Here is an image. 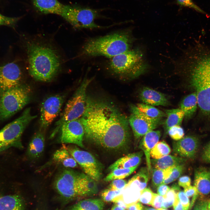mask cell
<instances>
[{
  "label": "cell",
  "mask_w": 210,
  "mask_h": 210,
  "mask_svg": "<svg viewBox=\"0 0 210 210\" xmlns=\"http://www.w3.org/2000/svg\"><path fill=\"white\" fill-rule=\"evenodd\" d=\"M80 118L86 137L104 148L119 149L128 141V119L112 104L87 97L85 112Z\"/></svg>",
  "instance_id": "6da1fadb"
},
{
  "label": "cell",
  "mask_w": 210,
  "mask_h": 210,
  "mask_svg": "<svg viewBox=\"0 0 210 210\" xmlns=\"http://www.w3.org/2000/svg\"><path fill=\"white\" fill-rule=\"evenodd\" d=\"M27 62V69L35 80L49 82L60 71L62 62L60 55L50 43L34 38L25 42Z\"/></svg>",
  "instance_id": "7a4b0ae2"
},
{
  "label": "cell",
  "mask_w": 210,
  "mask_h": 210,
  "mask_svg": "<svg viewBox=\"0 0 210 210\" xmlns=\"http://www.w3.org/2000/svg\"><path fill=\"white\" fill-rule=\"evenodd\" d=\"M95 181L85 174L66 168L57 175L54 186L62 198L70 201L96 194L98 190Z\"/></svg>",
  "instance_id": "3957f363"
},
{
  "label": "cell",
  "mask_w": 210,
  "mask_h": 210,
  "mask_svg": "<svg viewBox=\"0 0 210 210\" xmlns=\"http://www.w3.org/2000/svg\"><path fill=\"white\" fill-rule=\"evenodd\" d=\"M132 41L130 34L126 31L92 38L84 44L81 54L87 56H104L111 58L130 50Z\"/></svg>",
  "instance_id": "277c9868"
},
{
  "label": "cell",
  "mask_w": 210,
  "mask_h": 210,
  "mask_svg": "<svg viewBox=\"0 0 210 210\" xmlns=\"http://www.w3.org/2000/svg\"><path fill=\"white\" fill-rule=\"evenodd\" d=\"M198 55L192 66L190 84L195 90L198 105L203 114L210 117V54Z\"/></svg>",
  "instance_id": "5b68a950"
},
{
  "label": "cell",
  "mask_w": 210,
  "mask_h": 210,
  "mask_svg": "<svg viewBox=\"0 0 210 210\" xmlns=\"http://www.w3.org/2000/svg\"><path fill=\"white\" fill-rule=\"evenodd\" d=\"M147 65L141 52L130 50L110 58L108 67L110 71L123 78H132L144 73Z\"/></svg>",
  "instance_id": "8992f818"
},
{
  "label": "cell",
  "mask_w": 210,
  "mask_h": 210,
  "mask_svg": "<svg viewBox=\"0 0 210 210\" xmlns=\"http://www.w3.org/2000/svg\"><path fill=\"white\" fill-rule=\"evenodd\" d=\"M92 80V78H85L69 100L60 118L55 123V129L52 136L59 131L64 123L79 119L83 116L86 108L87 90Z\"/></svg>",
  "instance_id": "52a82bcc"
},
{
  "label": "cell",
  "mask_w": 210,
  "mask_h": 210,
  "mask_svg": "<svg viewBox=\"0 0 210 210\" xmlns=\"http://www.w3.org/2000/svg\"><path fill=\"white\" fill-rule=\"evenodd\" d=\"M31 89L20 85L0 96V120H5L22 109L29 102Z\"/></svg>",
  "instance_id": "ba28073f"
},
{
  "label": "cell",
  "mask_w": 210,
  "mask_h": 210,
  "mask_svg": "<svg viewBox=\"0 0 210 210\" xmlns=\"http://www.w3.org/2000/svg\"><path fill=\"white\" fill-rule=\"evenodd\" d=\"M100 11L88 7L64 5L61 16L75 28H101L103 27L95 22Z\"/></svg>",
  "instance_id": "9c48e42d"
},
{
  "label": "cell",
  "mask_w": 210,
  "mask_h": 210,
  "mask_svg": "<svg viewBox=\"0 0 210 210\" xmlns=\"http://www.w3.org/2000/svg\"><path fill=\"white\" fill-rule=\"evenodd\" d=\"M130 108L131 114L128 121L136 139L141 138L162 123V118L149 117L140 111L136 105H131Z\"/></svg>",
  "instance_id": "30bf717a"
},
{
  "label": "cell",
  "mask_w": 210,
  "mask_h": 210,
  "mask_svg": "<svg viewBox=\"0 0 210 210\" xmlns=\"http://www.w3.org/2000/svg\"><path fill=\"white\" fill-rule=\"evenodd\" d=\"M26 127L24 121L18 118L0 130V153L10 147L23 148L21 136Z\"/></svg>",
  "instance_id": "8fae6325"
},
{
  "label": "cell",
  "mask_w": 210,
  "mask_h": 210,
  "mask_svg": "<svg viewBox=\"0 0 210 210\" xmlns=\"http://www.w3.org/2000/svg\"><path fill=\"white\" fill-rule=\"evenodd\" d=\"M67 148L85 174L95 181L100 179L102 172L100 166L91 153L75 146H69Z\"/></svg>",
  "instance_id": "7c38bea8"
},
{
  "label": "cell",
  "mask_w": 210,
  "mask_h": 210,
  "mask_svg": "<svg viewBox=\"0 0 210 210\" xmlns=\"http://www.w3.org/2000/svg\"><path fill=\"white\" fill-rule=\"evenodd\" d=\"M65 98L63 94H55L48 97L43 101L41 106L40 119L41 130H46L57 117Z\"/></svg>",
  "instance_id": "4fadbf2b"
},
{
  "label": "cell",
  "mask_w": 210,
  "mask_h": 210,
  "mask_svg": "<svg viewBox=\"0 0 210 210\" xmlns=\"http://www.w3.org/2000/svg\"><path fill=\"white\" fill-rule=\"evenodd\" d=\"M60 141L63 144H71L81 148L85 135L84 128L80 118L64 123L60 130Z\"/></svg>",
  "instance_id": "5bb4252c"
},
{
  "label": "cell",
  "mask_w": 210,
  "mask_h": 210,
  "mask_svg": "<svg viewBox=\"0 0 210 210\" xmlns=\"http://www.w3.org/2000/svg\"><path fill=\"white\" fill-rule=\"evenodd\" d=\"M22 76L20 67L14 62L0 66V96L5 92L21 85Z\"/></svg>",
  "instance_id": "9a60e30c"
},
{
  "label": "cell",
  "mask_w": 210,
  "mask_h": 210,
  "mask_svg": "<svg viewBox=\"0 0 210 210\" xmlns=\"http://www.w3.org/2000/svg\"><path fill=\"white\" fill-rule=\"evenodd\" d=\"M199 144V139L196 137L186 136L173 142V151L180 157L193 159L197 153Z\"/></svg>",
  "instance_id": "2e32d148"
},
{
  "label": "cell",
  "mask_w": 210,
  "mask_h": 210,
  "mask_svg": "<svg viewBox=\"0 0 210 210\" xmlns=\"http://www.w3.org/2000/svg\"><path fill=\"white\" fill-rule=\"evenodd\" d=\"M160 136L161 132L160 131L153 130L144 136L139 142V147L145 155L147 167L150 173L151 172L152 167L150 152L158 142Z\"/></svg>",
  "instance_id": "e0dca14e"
},
{
  "label": "cell",
  "mask_w": 210,
  "mask_h": 210,
  "mask_svg": "<svg viewBox=\"0 0 210 210\" xmlns=\"http://www.w3.org/2000/svg\"><path fill=\"white\" fill-rule=\"evenodd\" d=\"M139 97L143 103L153 106H166L169 104L164 94L148 87L143 88L139 93Z\"/></svg>",
  "instance_id": "ac0fdd59"
},
{
  "label": "cell",
  "mask_w": 210,
  "mask_h": 210,
  "mask_svg": "<svg viewBox=\"0 0 210 210\" xmlns=\"http://www.w3.org/2000/svg\"><path fill=\"white\" fill-rule=\"evenodd\" d=\"M194 185L199 195L209 194L210 192V169L204 167L197 169L194 173Z\"/></svg>",
  "instance_id": "d6986e66"
},
{
  "label": "cell",
  "mask_w": 210,
  "mask_h": 210,
  "mask_svg": "<svg viewBox=\"0 0 210 210\" xmlns=\"http://www.w3.org/2000/svg\"><path fill=\"white\" fill-rule=\"evenodd\" d=\"M33 4L39 12L45 14H55L61 16L64 5L58 0H32Z\"/></svg>",
  "instance_id": "ffe728a7"
},
{
  "label": "cell",
  "mask_w": 210,
  "mask_h": 210,
  "mask_svg": "<svg viewBox=\"0 0 210 210\" xmlns=\"http://www.w3.org/2000/svg\"><path fill=\"white\" fill-rule=\"evenodd\" d=\"M144 153L142 151L130 153L115 161L108 167L110 171L117 168H129L139 165Z\"/></svg>",
  "instance_id": "44dd1931"
},
{
  "label": "cell",
  "mask_w": 210,
  "mask_h": 210,
  "mask_svg": "<svg viewBox=\"0 0 210 210\" xmlns=\"http://www.w3.org/2000/svg\"><path fill=\"white\" fill-rule=\"evenodd\" d=\"M24 199L17 194L0 195V210H25Z\"/></svg>",
  "instance_id": "7402d4cb"
},
{
  "label": "cell",
  "mask_w": 210,
  "mask_h": 210,
  "mask_svg": "<svg viewBox=\"0 0 210 210\" xmlns=\"http://www.w3.org/2000/svg\"><path fill=\"white\" fill-rule=\"evenodd\" d=\"M45 141L42 131H39L35 134L29 144L27 149V154L30 159H37L42 155L44 149Z\"/></svg>",
  "instance_id": "603a6c76"
},
{
  "label": "cell",
  "mask_w": 210,
  "mask_h": 210,
  "mask_svg": "<svg viewBox=\"0 0 210 210\" xmlns=\"http://www.w3.org/2000/svg\"><path fill=\"white\" fill-rule=\"evenodd\" d=\"M186 161L185 158L169 155L159 159H150L152 167L163 170L184 164Z\"/></svg>",
  "instance_id": "cb8c5ba5"
},
{
  "label": "cell",
  "mask_w": 210,
  "mask_h": 210,
  "mask_svg": "<svg viewBox=\"0 0 210 210\" xmlns=\"http://www.w3.org/2000/svg\"><path fill=\"white\" fill-rule=\"evenodd\" d=\"M52 159L55 162L67 168H75L78 165L65 146H63L57 150L54 153Z\"/></svg>",
  "instance_id": "d4e9b609"
},
{
  "label": "cell",
  "mask_w": 210,
  "mask_h": 210,
  "mask_svg": "<svg viewBox=\"0 0 210 210\" xmlns=\"http://www.w3.org/2000/svg\"><path fill=\"white\" fill-rule=\"evenodd\" d=\"M104 206L102 199H88L80 201L70 206L68 210H102Z\"/></svg>",
  "instance_id": "484cf974"
},
{
  "label": "cell",
  "mask_w": 210,
  "mask_h": 210,
  "mask_svg": "<svg viewBox=\"0 0 210 210\" xmlns=\"http://www.w3.org/2000/svg\"><path fill=\"white\" fill-rule=\"evenodd\" d=\"M167 118L164 123V127L166 133L171 127L180 125L184 117L183 111L180 108L165 110Z\"/></svg>",
  "instance_id": "4316f807"
},
{
  "label": "cell",
  "mask_w": 210,
  "mask_h": 210,
  "mask_svg": "<svg viewBox=\"0 0 210 210\" xmlns=\"http://www.w3.org/2000/svg\"><path fill=\"white\" fill-rule=\"evenodd\" d=\"M198 105L197 96L194 92L186 96L180 105V108L184 112V117L189 118L195 112Z\"/></svg>",
  "instance_id": "83f0119b"
},
{
  "label": "cell",
  "mask_w": 210,
  "mask_h": 210,
  "mask_svg": "<svg viewBox=\"0 0 210 210\" xmlns=\"http://www.w3.org/2000/svg\"><path fill=\"white\" fill-rule=\"evenodd\" d=\"M141 192L136 187L126 185L118 196L127 206L139 201Z\"/></svg>",
  "instance_id": "f1b7e54d"
},
{
  "label": "cell",
  "mask_w": 210,
  "mask_h": 210,
  "mask_svg": "<svg viewBox=\"0 0 210 210\" xmlns=\"http://www.w3.org/2000/svg\"><path fill=\"white\" fill-rule=\"evenodd\" d=\"M149 174L147 167H142L129 180L127 185L136 187L141 191L146 188L149 179Z\"/></svg>",
  "instance_id": "f546056e"
},
{
  "label": "cell",
  "mask_w": 210,
  "mask_h": 210,
  "mask_svg": "<svg viewBox=\"0 0 210 210\" xmlns=\"http://www.w3.org/2000/svg\"><path fill=\"white\" fill-rule=\"evenodd\" d=\"M139 165L127 168H117L112 171L104 178L106 182L115 179H123L131 174L137 168Z\"/></svg>",
  "instance_id": "4dcf8cb0"
},
{
  "label": "cell",
  "mask_w": 210,
  "mask_h": 210,
  "mask_svg": "<svg viewBox=\"0 0 210 210\" xmlns=\"http://www.w3.org/2000/svg\"><path fill=\"white\" fill-rule=\"evenodd\" d=\"M136 105L140 111L149 117L157 118L166 117L165 112L153 106L143 103L138 104Z\"/></svg>",
  "instance_id": "1f68e13d"
},
{
  "label": "cell",
  "mask_w": 210,
  "mask_h": 210,
  "mask_svg": "<svg viewBox=\"0 0 210 210\" xmlns=\"http://www.w3.org/2000/svg\"><path fill=\"white\" fill-rule=\"evenodd\" d=\"M172 168L163 170L152 167V183L154 188L158 187L169 177Z\"/></svg>",
  "instance_id": "d6a6232c"
},
{
  "label": "cell",
  "mask_w": 210,
  "mask_h": 210,
  "mask_svg": "<svg viewBox=\"0 0 210 210\" xmlns=\"http://www.w3.org/2000/svg\"><path fill=\"white\" fill-rule=\"evenodd\" d=\"M169 145L164 141L158 142L150 152V157L158 159L168 155L171 152Z\"/></svg>",
  "instance_id": "836d02e7"
},
{
  "label": "cell",
  "mask_w": 210,
  "mask_h": 210,
  "mask_svg": "<svg viewBox=\"0 0 210 210\" xmlns=\"http://www.w3.org/2000/svg\"><path fill=\"white\" fill-rule=\"evenodd\" d=\"M179 186L177 184L172 186L169 190L164 196L162 208L167 209L171 207L177 197V193L180 190Z\"/></svg>",
  "instance_id": "e575fe53"
},
{
  "label": "cell",
  "mask_w": 210,
  "mask_h": 210,
  "mask_svg": "<svg viewBox=\"0 0 210 210\" xmlns=\"http://www.w3.org/2000/svg\"><path fill=\"white\" fill-rule=\"evenodd\" d=\"M185 165L183 164L172 168V172L169 177L164 181L162 184H167L171 183L180 177L184 170Z\"/></svg>",
  "instance_id": "d590c367"
},
{
  "label": "cell",
  "mask_w": 210,
  "mask_h": 210,
  "mask_svg": "<svg viewBox=\"0 0 210 210\" xmlns=\"http://www.w3.org/2000/svg\"><path fill=\"white\" fill-rule=\"evenodd\" d=\"M154 196V193L148 188L142 190L139 201L143 204L151 205Z\"/></svg>",
  "instance_id": "8d00e7d4"
},
{
  "label": "cell",
  "mask_w": 210,
  "mask_h": 210,
  "mask_svg": "<svg viewBox=\"0 0 210 210\" xmlns=\"http://www.w3.org/2000/svg\"><path fill=\"white\" fill-rule=\"evenodd\" d=\"M167 133L169 136L175 141L181 139L184 135V130L180 125L171 127L168 130Z\"/></svg>",
  "instance_id": "74e56055"
},
{
  "label": "cell",
  "mask_w": 210,
  "mask_h": 210,
  "mask_svg": "<svg viewBox=\"0 0 210 210\" xmlns=\"http://www.w3.org/2000/svg\"><path fill=\"white\" fill-rule=\"evenodd\" d=\"M122 190H113L109 188L105 189L103 190L101 193L102 200L106 202H112L113 200L115 197L121 193Z\"/></svg>",
  "instance_id": "f35d334b"
},
{
  "label": "cell",
  "mask_w": 210,
  "mask_h": 210,
  "mask_svg": "<svg viewBox=\"0 0 210 210\" xmlns=\"http://www.w3.org/2000/svg\"><path fill=\"white\" fill-rule=\"evenodd\" d=\"M184 192L188 197H192L190 206L189 208L190 210L193 206L195 201L197 198L199 194L197 188L194 186H190L184 188Z\"/></svg>",
  "instance_id": "ab89813d"
},
{
  "label": "cell",
  "mask_w": 210,
  "mask_h": 210,
  "mask_svg": "<svg viewBox=\"0 0 210 210\" xmlns=\"http://www.w3.org/2000/svg\"><path fill=\"white\" fill-rule=\"evenodd\" d=\"M20 17H10L4 16L0 13V26H6L14 27Z\"/></svg>",
  "instance_id": "60d3db41"
},
{
  "label": "cell",
  "mask_w": 210,
  "mask_h": 210,
  "mask_svg": "<svg viewBox=\"0 0 210 210\" xmlns=\"http://www.w3.org/2000/svg\"><path fill=\"white\" fill-rule=\"evenodd\" d=\"M176 2L181 6L190 8L198 12L206 14V13L195 4L192 0H176Z\"/></svg>",
  "instance_id": "b9f144b4"
},
{
  "label": "cell",
  "mask_w": 210,
  "mask_h": 210,
  "mask_svg": "<svg viewBox=\"0 0 210 210\" xmlns=\"http://www.w3.org/2000/svg\"><path fill=\"white\" fill-rule=\"evenodd\" d=\"M127 181L123 179H115L112 181L108 188L113 190H123L127 183Z\"/></svg>",
  "instance_id": "7bdbcfd3"
},
{
  "label": "cell",
  "mask_w": 210,
  "mask_h": 210,
  "mask_svg": "<svg viewBox=\"0 0 210 210\" xmlns=\"http://www.w3.org/2000/svg\"><path fill=\"white\" fill-rule=\"evenodd\" d=\"M177 197L186 210H188L190 205L189 197L183 191L180 190L177 193Z\"/></svg>",
  "instance_id": "ee69618b"
},
{
  "label": "cell",
  "mask_w": 210,
  "mask_h": 210,
  "mask_svg": "<svg viewBox=\"0 0 210 210\" xmlns=\"http://www.w3.org/2000/svg\"><path fill=\"white\" fill-rule=\"evenodd\" d=\"M164 200L163 196L154 193V196L151 205L157 209L162 208Z\"/></svg>",
  "instance_id": "f6af8a7d"
},
{
  "label": "cell",
  "mask_w": 210,
  "mask_h": 210,
  "mask_svg": "<svg viewBox=\"0 0 210 210\" xmlns=\"http://www.w3.org/2000/svg\"><path fill=\"white\" fill-rule=\"evenodd\" d=\"M201 158L203 161L210 163V141L203 148Z\"/></svg>",
  "instance_id": "bcb514c9"
},
{
  "label": "cell",
  "mask_w": 210,
  "mask_h": 210,
  "mask_svg": "<svg viewBox=\"0 0 210 210\" xmlns=\"http://www.w3.org/2000/svg\"><path fill=\"white\" fill-rule=\"evenodd\" d=\"M191 180L190 178L187 176H184L180 177L178 180V185L184 188L190 185Z\"/></svg>",
  "instance_id": "7dc6e473"
},
{
  "label": "cell",
  "mask_w": 210,
  "mask_h": 210,
  "mask_svg": "<svg viewBox=\"0 0 210 210\" xmlns=\"http://www.w3.org/2000/svg\"><path fill=\"white\" fill-rule=\"evenodd\" d=\"M170 188L166 184H161L157 187V192L159 195L164 196L170 189Z\"/></svg>",
  "instance_id": "c3c4849f"
},
{
  "label": "cell",
  "mask_w": 210,
  "mask_h": 210,
  "mask_svg": "<svg viewBox=\"0 0 210 210\" xmlns=\"http://www.w3.org/2000/svg\"><path fill=\"white\" fill-rule=\"evenodd\" d=\"M193 210H208L207 206V201L201 200L195 206Z\"/></svg>",
  "instance_id": "681fc988"
},
{
  "label": "cell",
  "mask_w": 210,
  "mask_h": 210,
  "mask_svg": "<svg viewBox=\"0 0 210 210\" xmlns=\"http://www.w3.org/2000/svg\"><path fill=\"white\" fill-rule=\"evenodd\" d=\"M144 206L139 202H137L135 204L128 206L127 207V210H143Z\"/></svg>",
  "instance_id": "f907efd6"
},
{
  "label": "cell",
  "mask_w": 210,
  "mask_h": 210,
  "mask_svg": "<svg viewBox=\"0 0 210 210\" xmlns=\"http://www.w3.org/2000/svg\"><path fill=\"white\" fill-rule=\"evenodd\" d=\"M174 210H186L177 197L173 205Z\"/></svg>",
  "instance_id": "816d5d0a"
},
{
  "label": "cell",
  "mask_w": 210,
  "mask_h": 210,
  "mask_svg": "<svg viewBox=\"0 0 210 210\" xmlns=\"http://www.w3.org/2000/svg\"><path fill=\"white\" fill-rule=\"evenodd\" d=\"M111 210H124L123 209L119 207L116 204H115L112 207Z\"/></svg>",
  "instance_id": "f5cc1de1"
},
{
  "label": "cell",
  "mask_w": 210,
  "mask_h": 210,
  "mask_svg": "<svg viewBox=\"0 0 210 210\" xmlns=\"http://www.w3.org/2000/svg\"><path fill=\"white\" fill-rule=\"evenodd\" d=\"M143 210H158V209L147 207H144Z\"/></svg>",
  "instance_id": "db71d44e"
},
{
  "label": "cell",
  "mask_w": 210,
  "mask_h": 210,
  "mask_svg": "<svg viewBox=\"0 0 210 210\" xmlns=\"http://www.w3.org/2000/svg\"><path fill=\"white\" fill-rule=\"evenodd\" d=\"M207 206L208 210H210V199L207 201Z\"/></svg>",
  "instance_id": "11a10c76"
},
{
  "label": "cell",
  "mask_w": 210,
  "mask_h": 210,
  "mask_svg": "<svg viewBox=\"0 0 210 210\" xmlns=\"http://www.w3.org/2000/svg\"><path fill=\"white\" fill-rule=\"evenodd\" d=\"M158 210H168L167 209H165L164 208H161L158 209Z\"/></svg>",
  "instance_id": "9f6ffc18"
},
{
  "label": "cell",
  "mask_w": 210,
  "mask_h": 210,
  "mask_svg": "<svg viewBox=\"0 0 210 210\" xmlns=\"http://www.w3.org/2000/svg\"></svg>",
  "instance_id": "6f0895ef"
}]
</instances>
